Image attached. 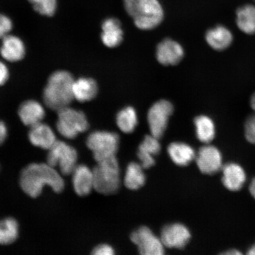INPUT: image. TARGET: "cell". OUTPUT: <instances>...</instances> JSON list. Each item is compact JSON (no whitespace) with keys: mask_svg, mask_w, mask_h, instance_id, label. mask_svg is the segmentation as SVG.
<instances>
[{"mask_svg":"<svg viewBox=\"0 0 255 255\" xmlns=\"http://www.w3.org/2000/svg\"><path fill=\"white\" fill-rule=\"evenodd\" d=\"M20 185L25 194L36 198L40 195L45 186H50L55 193L62 192L65 181L55 168L47 163H32L21 171Z\"/></svg>","mask_w":255,"mask_h":255,"instance_id":"6da1fadb","label":"cell"},{"mask_svg":"<svg viewBox=\"0 0 255 255\" xmlns=\"http://www.w3.org/2000/svg\"><path fill=\"white\" fill-rule=\"evenodd\" d=\"M74 81L71 73L65 71H56L51 75L43 91V101L46 106L57 112L69 107L74 100Z\"/></svg>","mask_w":255,"mask_h":255,"instance_id":"7a4b0ae2","label":"cell"},{"mask_svg":"<svg viewBox=\"0 0 255 255\" xmlns=\"http://www.w3.org/2000/svg\"><path fill=\"white\" fill-rule=\"evenodd\" d=\"M124 3L128 14L140 29H153L163 20V9L158 0H124Z\"/></svg>","mask_w":255,"mask_h":255,"instance_id":"3957f363","label":"cell"},{"mask_svg":"<svg viewBox=\"0 0 255 255\" xmlns=\"http://www.w3.org/2000/svg\"><path fill=\"white\" fill-rule=\"evenodd\" d=\"M92 170L94 189L104 195L117 192L121 185V173L116 156L98 162Z\"/></svg>","mask_w":255,"mask_h":255,"instance_id":"277c9868","label":"cell"},{"mask_svg":"<svg viewBox=\"0 0 255 255\" xmlns=\"http://www.w3.org/2000/svg\"><path fill=\"white\" fill-rule=\"evenodd\" d=\"M56 127L60 134L68 139H74L89 128L87 117L83 112L70 107L57 111Z\"/></svg>","mask_w":255,"mask_h":255,"instance_id":"5b68a950","label":"cell"},{"mask_svg":"<svg viewBox=\"0 0 255 255\" xmlns=\"http://www.w3.org/2000/svg\"><path fill=\"white\" fill-rule=\"evenodd\" d=\"M119 143L117 133L101 130L91 133L87 139V145L97 162L116 156Z\"/></svg>","mask_w":255,"mask_h":255,"instance_id":"8992f818","label":"cell"},{"mask_svg":"<svg viewBox=\"0 0 255 255\" xmlns=\"http://www.w3.org/2000/svg\"><path fill=\"white\" fill-rule=\"evenodd\" d=\"M78 152L65 142L58 141L49 149L47 163L54 168L58 167L64 175L72 174L77 166Z\"/></svg>","mask_w":255,"mask_h":255,"instance_id":"52a82bcc","label":"cell"},{"mask_svg":"<svg viewBox=\"0 0 255 255\" xmlns=\"http://www.w3.org/2000/svg\"><path fill=\"white\" fill-rule=\"evenodd\" d=\"M173 105L167 100L155 103L149 110L147 120L151 135L161 138L167 128L169 118L173 114Z\"/></svg>","mask_w":255,"mask_h":255,"instance_id":"ba28073f","label":"cell"},{"mask_svg":"<svg viewBox=\"0 0 255 255\" xmlns=\"http://www.w3.org/2000/svg\"><path fill=\"white\" fill-rule=\"evenodd\" d=\"M130 240L138 247L142 255H162L165 253V247L161 238L154 234L150 229L142 226L130 235Z\"/></svg>","mask_w":255,"mask_h":255,"instance_id":"9c48e42d","label":"cell"},{"mask_svg":"<svg viewBox=\"0 0 255 255\" xmlns=\"http://www.w3.org/2000/svg\"><path fill=\"white\" fill-rule=\"evenodd\" d=\"M195 159L197 167L203 174H214L222 169V156L215 146L206 144L202 146Z\"/></svg>","mask_w":255,"mask_h":255,"instance_id":"30bf717a","label":"cell"},{"mask_svg":"<svg viewBox=\"0 0 255 255\" xmlns=\"http://www.w3.org/2000/svg\"><path fill=\"white\" fill-rule=\"evenodd\" d=\"M160 238L165 247L180 250L189 243L191 234L186 226L181 223H173L165 226L162 229Z\"/></svg>","mask_w":255,"mask_h":255,"instance_id":"8fae6325","label":"cell"},{"mask_svg":"<svg viewBox=\"0 0 255 255\" xmlns=\"http://www.w3.org/2000/svg\"><path fill=\"white\" fill-rule=\"evenodd\" d=\"M184 54L182 46L170 39L162 40L156 51L158 61L165 66L177 65L183 59Z\"/></svg>","mask_w":255,"mask_h":255,"instance_id":"7c38bea8","label":"cell"},{"mask_svg":"<svg viewBox=\"0 0 255 255\" xmlns=\"http://www.w3.org/2000/svg\"><path fill=\"white\" fill-rule=\"evenodd\" d=\"M72 174L73 188L79 196H87L94 189L93 170L87 165H77Z\"/></svg>","mask_w":255,"mask_h":255,"instance_id":"4fadbf2b","label":"cell"},{"mask_svg":"<svg viewBox=\"0 0 255 255\" xmlns=\"http://www.w3.org/2000/svg\"><path fill=\"white\" fill-rule=\"evenodd\" d=\"M161 146L159 139L152 135H146L138 147L137 155L140 164L144 169L151 168L155 164L154 157L160 152Z\"/></svg>","mask_w":255,"mask_h":255,"instance_id":"5bb4252c","label":"cell"},{"mask_svg":"<svg viewBox=\"0 0 255 255\" xmlns=\"http://www.w3.org/2000/svg\"><path fill=\"white\" fill-rule=\"evenodd\" d=\"M28 138L33 145L48 150L57 141L52 129L42 122L30 127Z\"/></svg>","mask_w":255,"mask_h":255,"instance_id":"9a60e30c","label":"cell"},{"mask_svg":"<svg viewBox=\"0 0 255 255\" xmlns=\"http://www.w3.org/2000/svg\"><path fill=\"white\" fill-rule=\"evenodd\" d=\"M222 182L232 191L240 190L247 180V175L241 165L231 162L223 166Z\"/></svg>","mask_w":255,"mask_h":255,"instance_id":"2e32d148","label":"cell"},{"mask_svg":"<svg viewBox=\"0 0 255 255\" xmlns=\"http://www.w3.org/2000/svg\"><path fill=\"white\" fill-rule=\"evenodd\" d=\"M18 116L25 126L31 127L41 123L45 116V111L39 102L28 100L20 105Z\"/></svg>","mask_w":255,"mask_h":255,"instance_id":"e0dca14e","label":"cell"},{"mask_svg":"<svg viewBox=\"0 0 255 255\" xmlns=\"http://www.w3.org/2000/svg\"><path fill=\"white\" fill-rule=\"evenodd\" d=\"M101 40L105 46L116 47L123 40L124 32L119 19L109 18L102 24Z\"/></svg>","mask_w":255,"mask_h":255,"instance_id":"ac0fdd59","label":"cell"},{"mask_svg":"<svg viewBox=\"0 0 255 255\" xmlns=\"http://www.w3.org/2000/svg\"><path fill=\"white\" fill-rule=\"evenodd\" d=\"M25 52L24 44L20 38L8 34L2 39L0 53L7 61H19L23 58Z\"/></svg>","mask_w":255,"mask_h":255,"instance_id":"d6986e66","label":"cell"},{"mask_svg":"<svg viewBox=\"0 0 255 255\" xmlns=\"http://www.w3.org/2000/svg\"><path fill=\"white\" fill-rule=\"evenodd\" d=\"M171 160L179 166H186L196 158V153L189 145L184 142H173L167 148Z\"/></svg>","mask_w":255,"mask_h":255,"instance_id":"ffe728a7","label":"cell"},{"mask_svg":"<svg viewBox=\"0 0 255 255\" xmlns=\"http://www.w3.org/2000/svg\"><path fill=\"white\" fill-rule=\"evenodd\" d=\"M98 85L91 78H81L75 80L73 85V98L80 103L90 101L98 93Z\"/></svg>","mask_w":255,"mask_h":255,"instance_id":"44dd1931","label":"cell"},{"mask_svg":"<svg viewBox=\"0 0 255 255\" xmlns=\"http://www.w3.org/2000/svg\"><path fill=\"white\" fill-rule=\"evenodd\" d=\"M207 43L213 49L222 50L226 49L232 42L231 32L222 25H218L207 31L206 34Z\"/></svg>","mask_w":255,"mask_h":255,"instance_id":"7402d4cb","label":"cell"},{"mask_svg":"<svg viewBox=\"0 0 255 255\" xmlns=\"http://www.w3.org/2000/svg\"><path fill=\"white\" fill-rule=\"evenodd\" d=\"M142 165L135 162H130L126 169L124 184L128 189L136 190L145 184L146 177Z\"/></svg>","mask_w":255,"mask_h":255,"instance_id":"603a6c76","label":"cell"},{"mask_svg":"<svg viewBox=\"0 0 255 255\" xmlns=\"http://www.w3.org/2000/svg\"><path fill=\"white\" fill-rule=\"evenodd\" d=\"M196 135L199 141L209 144L215 136V126L209 117L200 116L194 119Z\"/></svg>","mask_w":255,"mask_h":255,"instance_id":"cb8c5ba5","label":"cell"},{"mask_svg":"<svg viewBox=\"0 0 255 255\" xmlns=\"http://www.w3.org/2000/svg\"><path fill=\"white\" fill-rule=\"evenodd\" d=\"M237 23L240 29L247 34L255 33V7L245 5L237 12Z\"/></svg>","mask_w":255,"mask_h":255,"instance_id":"d4e9b609","label":"cell"},{"mask_svg":"<svg viewBox=\"0 0 255 255\" xmlns=\"http://www.w3.org/2000/svg\"><path fill=\"white\" fill-rule=\"evenodd\" d=\"M117 124L124 133H131L135 130L138 124V117L134 108L127 107L117 114Z\"/></svg>","mask_w":255,"mask_h":255,"instance_id":"484cf974","label":"cell"},{"mask_svg":"<svg viewBox=\"0 0 255 255\" xmlns=\"http://www.w3.org/2000/svg\"><path fill=\"white\" fill-rule=\"evenodd\" d=\"M18 224L16 220L7 218L0 221V244L9 245L18 238Z\"/></svg>","mask_w":255,"mask_h":255,"instance_id":"4316f807","label":"cell"},{"mask_svg":"<svg viewBox=\"0 0 255 255\" xmlns=\"http://www.w3.org/2000/svg\"><path fill=\"white\" fill-rule=\"evenodd\" d=\"M35 10L41 15L51 16L55 14L57 8V0H28Z\"/></svg>","mask_w":255,"mask_h":255,"instance_id":"83f0119b","label":"cell"},{"mask_svg":"<svg viewBox=\"0 0 255 255\" xmlns=\"http://www.w3.org/2000/svg\"><path fill=\"white\" fill-rule=\"evenodd\" d=\"M245 130V136L248 141L255 144V115L247 120Z\"/></svg>","mask_w":255,"mask_h":255,"instance_id":"f1b7e54d","label":"cell"},{"mask_svg":"<svg viewBox=\"0 0 255 255\" xmlns=\"http://www.w3.org/2000/svg\"><path fill=\"white\" fill-rule=\"evenodd\" d=\"M12 28L11 19L5 15L0 14V39H3L9 34Z\"/></svg>","mask_w":255,"mask_h":255,"instance_id":"f546056e","label":"cell"},{"mask_svg":"<svg viewBox=\"0 0 255 255\" xmlns=\"http://www.w3.org/2000/svg\"><path fill=\"white\" fill-rule=\"evenodd\" d=\"M92 254L95 255H113L115 254V251L110 245L103 244L96 247L92 251Z\"/></svg>","mask_w":255,"mask_h":255,"instance_id":"4dcf8cb0","label":"cell"},{"mask_svg":"<svg viewBox=\"0 0 255 255\" xmlns=\"http://www.w3.org/2000/svg\"><path fill=\"white\" fill-rule=\"evenodd\" d=\"M9 76L7 67L4 63L0 61V86L4 85L7 82Z\"/></svg>","mask_w":255,"mask_h":255,"instance_id":"1f68e13d","label":"cell"},{"mask_svg":"<svg viewBox=\"0 0 255 255\" xmlns=\"http://www.w3.org/2000/svg\"><path fill=\"white\" fill-rule=\"evenodd\" d=\"M7 127L5 124L0 121V145L5 141L7 136Z\"/></svg>","mask_w":255,"mask_h":255,"instance_id":"d6a6232c","label":"cell"},{"mask_svg":"<svg viewBox=\"0 0 255 255\" xmlns=\"http://www.w3.org/2000/svg\"><path fill=\"white\" fill-rule=\"evenodd\" d=\"M250 191L252 196L255 199V178H254L250 186Z\"/></svg>","mask_w":255,"mask_h":255,"instance_id":"836d02e7","label":"cell"},{"mask_svg":"<svg viewBox=\"0 0 255 255\" xmlns=\"http://www.w3.org/2000/svg\"><path fill=\"white\" fill-rule=\"evenodd\" d=\"M223 254L226 255H242V253H241V252H239L237 250H229L228 252H226V253H223Z\"/></svg>","mask_w":255,"mask_h":255,"instance_id":"e575fe53","label":"cell"},{"mask_svg":"<svg viewBox=\"0 0 255 255\" xmlns=\"http://www.w3.org/2000/svg\"><path fill=\"white\" fill-rule=\"evenodd\" d=\"M251 105L253 110L255 112V94L253 96V97H252Z\"/></svg>","mask_w":255,"mask_h":255,"instance_id":"d590c367","label":"cell"},{"mask_svg":"<svg viewBox=\"0 0 255 255\" xmlns=\"http://www.w3.org/2000/svg\"><path fill=\"white\" fill-rule=\"evenodd\" d=\"M247 254L249 255H255V245L249 250Z\"/></svg>","mask_w":255,"mask_h":255,"instance_id":"8d00e7d4","label":"cell"}]
</instances>
